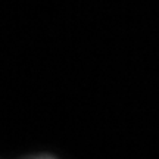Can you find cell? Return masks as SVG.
I'll list each match as a JSON object with an SVG mask.
<instances>
[{
    "label": "cell",
    "instance_id": "6da1fadb",
    "mask_svg": "<svg viewBox=\"0 0 159 159\" xmlns=\"http://www.w3.org/2000/svg\"><path fill=\"white\" fill-rule=\"evenodd\" d=\"M22 159H57L56 156L49 153H37V155H30V156H25Z\"/></svg>",
    "mask_w": 159,
    "mask_h": 159
}]
</instances>
